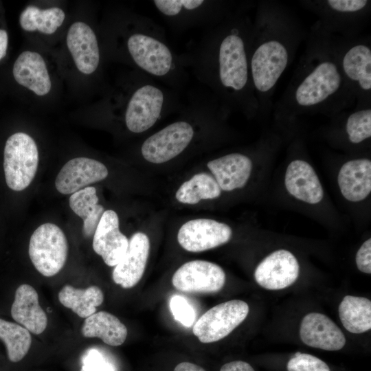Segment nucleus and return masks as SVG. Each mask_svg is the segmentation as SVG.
<instances>
[{
  "mask_svg": "<svg viewBox=\"0 0 371 371\" xmlns=\"http://www.w3.org/2000/svg\"><path fill=\"white\" fill-rule=\"evenodd\" d=\"M248 3L238 5L182 54L197 80L230 112L247 117L259 112L249 67L253 21Z\"/></svg>",
  "mask_w": 371,
  "mask_h": 371,
  "instance_id": "obj_1",
  "label": "nucleus"
},
{
  "mask_svg": "<svg viewBox=\"0 0 371 371\" xmlns=\"http://www.w3.org/2000/svg\"><path fill=\"white\" fill-rule=\"evenodd\" d=\"M355 102L342 76L331 34L316 21L293 75L273 107L276 115L291 119L308 113L336 115Z\"/></svg>",
  "mask_w": 371,
  "mask_h": 371,
  "instance_id": "obj_2",
  "label": "nucleus"
},
{
  "mask_svg": "<svg viewBox=\"0 0 371 371\" xmlns=\"http://www.w3.org/2000/svg\"><path fill=\"white\" fill-rule=\"evenodd\" d=\"M303 25L288 8L275 1H260L253 21L250 74L259 112L272 108L280 78L305 38Z\"/></svg>",
  "mask_w": 371,
  "mask_h": 371,
  "instance_id": "obj_3",
  "label": "nucleus"
},
{
  "mask_svg": "<svg viewBox=\"0 0 371 371\" xmlns=\"http://www.w3.org/2000/svg\"><path fill=\"white\" fill-rule=\"evenodd\" d=\"M123 34L124 53L139 70L160 83L180 92L189 80L183 55L168 42L164 30L153 19L134 14Z\"/></svg>",
  "mask_w": 371,
  "mask_h": 371,
  "instance_id": "obj_4",
  "label": "nucleus"
},
{
  "mask_svg": "<svg viewBox=\"0 0 371 371\" xmlns=\"http://www.w3.org/2000/svg\"><path fill=\"white\" fill-rule=\"evenodd\" d=\"M180 112L177 120L142 142L140 153L146 161L159 164L177 157L191 146L199 127L211 120L205 104L196 98H189Z\"/></svg>",
  "mask_w": 371,
  "mask_h": 371,
  "instance_id": "obj_5",
  "label": "nucleus"
},
{
  "mask_svg": "<svg viewBox=\"0 0 371 371\" xmlns=\"http://www.w3.org/2000/svg\"><path fill=\"white\" fill-rule=\"evenodd\" d=\"M332 44L342 76L357 106H371V41L370 36L348 39L332 35Z\"/></svg>",
  "mask_w": 371,
  "mask_h": 371,
  "instance_id": "obj_6",
  "label": "nucleus"
},
{
  "mask_svg": "<svg viewBox=\"0 0 371 371\" xmlns=\"http://www.w3.org/2000/svg\"><path fill=\"white\" fill-rule=\"evenodd\" d=\"M151 3L168 25L177 31L210 27L239 4L222 0H154Z\"/></svg>",
  "mask_w": 371,
  "mask_h": 371,
  "instance_id": "obj_7",
  "label": "nucleus"
},
{
  "mask_svg": "<svg viewBox=\"0 0 371 371\" xmlns=\"http://www.w3.org/2000/svg\"><path fill=\"white\" fill-rule=\"evenodd\" d=\"M300 3L314 13L330 34L348 39L361 36L371 16L368 0H304Z\"/></svg>",
  "mask_w": 371,
  "mask_h": 371,
  "instance_id": "obj_8",
  "label": "nucleus"
},
{
  "mask_svg": "<svg viewBox=\"0 0 371 371\" xmlns=\"http://www.w3.org/2000/svg\"><path fill=\"white\" fill-rule=\"evenodd\" d=\"M38 164L34 140L27 134L16 133L8 137L3 153V169L8 186L21 191L34 179Z\"/></svg>",
  "mask_w": 371,
  "mask_h": 371,
  "instance_id": "obj_9",
  "label": "nucleus"
},
{
  "mask_svg": "<svg viewBox=\"0 0 371 371\" xmlns=\"http://www.w3.org/2000/svg\"><path fill=\"white\" fill-rule=\"evenodd\" d=\"M68 244L62 229L47 223L37 227L31 236L29 256L36 269L46 277L57 274L67 258Z\"/></svg>",
  "mask_w": 371,
  "mask_h": 371,
  "instance_id": "obj_10",
  "label": "nucleus"
},
{
  "mask_svg": "<svg viewBox=\"0 0 371 371\" xmlns=\"http://www.w3.org/2000/svg\"><path fill=\"white\" fill-rule=\"evenodd\" d=\"M249 310L248 304L243 300H233L221 303L199 318L192 332L202 343L219 341L245 320Z\"/></svg>",
  "mask_w": 371,
  "mask_h": 371,
  "instance_id": "obj_11",
  "label": "nucleus"
},
{
  "mask_svg": "<svg viewBox=\"0 0 371 371\" xmlns=\"http://www.w3.org/2000/svg\"><path fill=\"white\" fill-rule=\"evenodd\" d=\"M172 282L182 292L214 293L223 287L225 273L215 263L196 260L182 265L173 274Z\"/></svg>",
  "mask_w": 371,
  "mask_h": 371,
  "instance_id": "obj_12",
  "label": "nucleus"
},
{
  "mask_svg": "<svg viewBox=\"0 0 371 371\" xmlns=\"http://www.w3.org/2000/svg\"><path fill=\"white\" fill-rule=\"evenodd\" d=\"M232 235L231 227L225 223L209 218H196L180 227L177 240L186 251L201 252L227 243Z\"/></svg>",
  "mask_w": 371,
  "mask_h": 371,
  "instance_id": "obj_13",
  "label": "nucleus"
},
{
  "mask_svg": "<svg viewBox=\"0 0 371 371\" xmlns=\"http://www.w3.org/2000/svg\"><path fill=\"white\" fill-rule=\"evenodd\" d=\"M300 267L294 255L279 249L267 256L256 267V282L268 290H280L293 284L298 278Z\"/></svg>",
  "mask_w": 371,
  "mask_h": 371,
  "instance_id": "obj_14",
  "label": "nucleus"
},
{
  "mask_svg": "<svg viewBox=\"0 0 371 371\" xmlns=\"http://www.w3.org/2000/svg\"><path fill=\"white\" fill-rule=\"evenodd\" d=\"M107 176L108 170L102 162L88 157H76L61 168L56 176L55 186L61 194H73Z\"/></svg>",
  "mask_w": 371,
  "mask_h": 371,
  "instance_id": "obj_15",
  "label": "nucleus"
},
{
  "mask_svg": "<svg viewBox=\"0 0 371 371\" xmlns=\"http://www.w3.org/2000/svg\"><path fill=\"white\" fill-rule=\"evenodd\" d=\"M128 240L119 229L117 213L111 210L104 212L93 234V249L106 265L114 267L123 258Z\"/></svg>",
  "mask_w": 371,
  "mask_h": 371,
  "instance_id": "obj_16",
  "label": "nucleus"
},
{
  "mask_svg": "<svg viewBox=\"0 0 371 371\" xmlns=\"http://www.w3.org/2000/svg\"><path fill=\"white\" fill-rule=\"evenodd\" d=\"M150 251V240L143 232L135 233L130 240L123 258L113 271V280L122 288L135 286L145 271Z\"/></svg>",
  "mask_w": 371,
  "mask_h": 371,
  "instance_id": "obj_17",
  "label": "nucleus"
},
{
  "mask_svg": "<svg viewBox=\"0 0 371 371\" xmlns=\"http://www.w3.org/2000/svg\"><path fill=\"white\" fill-rule=\"evenodd\" d=\"M67 45L78 69L84 74L94 73L100 62L97 36L91 27L77 21L69 27Z\"/></svg>",
  "mask_w": 371,
  "mask_h": 371,
  "instance_id": "obj_18",
  "label": "nucleus"
},
{
  "mask_svg": "<svg viewBox=\"0 0 371 371\" xmlns=\"http://www.w3.org/2000/svg\"><path fill=\"white\" fill-rule=\"evenodd\" d=\"M300 336L306 345L328 351L341 350L346 344L341 329L328 317L319 313H311L304 317Z\"/></svg>",
  "mask_w": 371,
  "mask_h": 371,
  "instance_id": "obj_19",
  "label": "nucleus"
},
{
  "mask_svg": "<svg viewBox=\"0 0 371 371\" xmlns=\"http://www.w3.org/2000/svg\"><path fill=\"white\" fill-rule=\"evenodd\" d=\"M221 190L232 191L245 186L252 170V161L246 155L231 153L207 162Z\"/></svg>",
  "mask_w": 371,
  "mask_h": 371,
  "instance_id": "obj_20",
  "label": "nucleus"
},
{
  "mask_svg": "<svg viewBox=\"0 0 371 371\" xmlns=\"http://www.w3.org/2000/svg\"><path fill=\"white\" fill-rule=\"evenodd\" d=\"M285 186L295 198L310 204L322 201L324 190L313 167L301 159L292 161L286 170Z\"/></svg>",
  "mask_w": 371,
  "mask_h": 371,
  "instance_id": "obj_21",
  "label": "nucleus"
},
{
  "mask_svg": "<svg viewBox=\"0 0 371 371\" xmlns=\"http://www.w3.org/2000/svg\"><path fill=\"white\" fill-rule=\"evenodd\" d=\"M12 73L15 80L38 95L51 89V80L43 58L37 52L25 51L15 60Z\"/></svg>",
  "mask_w": 371,
  "mask_h": 371,
  "instance_id": "obj_22",
  "label": "nucleus"
},
{
  "mask_svg": "<svg viewBox=\"0 0 371 371\" xmlns=\"http://www.w3.org/2000/svg\"><path fill=\"white\" fill-rule=\"evenodd\" d=\"M11 315L30 332L39 335L46 328L47 317L39 305L36 291L29 284H21L16 290Z\"/></svg>",
  "mask_w": 371,
  "mask_h": 371,
  "instance_id": "obj_23",
  "label": "nucleus"
},
{
  "mask_svg": "<svg viewBox=\"0 0 371 371\" xmlns=\"http://www.w3.org/2000/svg\"><path fill=\"white\" fill-rule=\"evenodd\" d=\"M337 181L341 192L347 200H363L371 192V161L363 158L344 163Z\"/></svg>",
  "mask_w": 371,
  "mask_h": 371,
  "instance_id": "obj_24",
  "label": "nucleus"
},
{
  "mask_svg": "<svg viewBox=\"0 0 371 371\" xmlns=\"http://www.w3.org/2000/svg\"><path fill=\"white\" fill-rule=\"evenodd\" d=\"M85 337H98L112 346L122 345L127 336V328L113 315L100 311L85 318L81 329Z\"/></svg>",
  "mask_w": 371,
  "mask_h": 371,
  "instance_id": "obj_25",
  "label": "nucleus"
},
{
  "mask_svg": "<svg viewBox=\"0 0 371 371\" xmlns=\"http://www.w3.org/2000/svg\"><path fill=\"white\" fill-rule=\"evenodd\" d=\"M98 201L96 189L93 186H87L69 197L71 209L83 220L82 232L85 237L93 236L104 212V207Z\"/></svg>",
  "mask_w": 371,
  "mask_h": 371,
  "instance_id": "obj_26",
  "label": "nucleus"
},
{
  "mask_svg": "<svg viewBox=\"0 0 371 371\" xmlns=\"http://www.w3.org/2000/svg\"><path fill=\"white\" fill-rule=\"evenodd\" d=\"M339 315L350 333L366 332L371 328V302L363 297L346 295L339 306Z\"/></svg>",
  "mask_w": 371,
  "mask_h": 371,
  "instance_id": "obj_27",
  "label": "nucleus"
},
{
  "mask_svg": "<svg viewBox=\"0 0 371 371\" xmlns=\"http://www.w3.org/2000/svg\"><path fill=\"white\" fill-rule=\"evenodd\" d=\"M60 302L82 318H87L96 311V307L102 304L104 295L96 286L86 289H76L65 285L58 293Z\"/></svg>",
  "mask_w": 371,
  "mask_h": 371,
  "instance_id": "obj_28",
  "label": "nucleus"
},
{
  "mask_svg": "<svg viewBox=\"0 0 371 371\" xmlns=\"http://www.w3.org/2000/svg\"><path fill=\"white\" fill-rule=\"evenodd\" d=\"M65 17V12L59 8L43 10L34 5H28L20 14L19 23L25 31L37 30L52 34L63 24Z\"/></svg>",
  "mask_w": 371,
  "mask_h": 371,
  "instance_id": "obj_29",
  "label": "nucleus"
},
{
  "mask_svg": "<svg viewBox=\"0 0 371 371\" xmlns=\"http://www.w3.org/2000/svg\"><path fill=\"white\" fill-rule=\"evenodd\" d=\"M221 194V189L214 178L206 173H199L181 184L175 198L181 203L194 205L201 200L218 198Z\"/></svg>",
  "mask_w": 371,
  "mask_h": 371,
  "instance_id": "obj_30",
  "label": "nucleus"
},
{
  "mask_svg": "<svg viewBox=\"0 0 371 371\" xmlns=\"http://www.w3.org/2000/svg\"><path fill=\"white\" fill-rule=\"evenodd\" d=\"M0 339L4 342L8 359L12 362L21 361L27 355L32 344L28 330L1 318Z\"/></svg>",
  "mask_w": 371,
  "mask_h": 371,
  "instance_id": "obj_31",
  "label": "nucleus"
},
{
  "mask_svg": "<svg viewBox=\"0 0 371 371\" xmlns=\"http://www.w3.org/2000/svg\"><path fill=\"white\" fill-rule=\"evenodd\" d=\"M344 129L348 140L354 145L371 137V106H357L346 113Z\"/></svg>",
  "mask_w": 371,
  "mask_h": 371,
  "instance_id": "obj_32",
  "label": "nucleus"
},
{
  "mask_svg": "<svg viewBox=\"0 0 371 371\" xmlns=\"http://www.w3.org/2000/svg\"><path fill=\"white\" fill-rule=\"evenodd\" d=\"M287 371H330L326 362L318 357L307 354L297 352L288 361Z\"/></svg>",
  "mask_w": 371,
  "mask_h": 371,
  "instance_id": "obj_33",
  "label": "nucleus"
},
{
  "mask_svg": "<svg viewBox=\"0 0 371 371\" xmlns=\"http://www.w3.org/2000/svg\"><path fill=\"white\" fill-rule=\"evenodd\" d=\"M170 308L176 320L190 327L195 319V313L189 302L181 295H173L170 300Z\"/></svg>",
  "mask_w": 371,
  "mask_h": 371,
  "instance_id": "obj_34",
  "label": "nucleus"
},
{
  "mask_svg": "<svg viewBox=\"0 0 371 371\" xmlns=\"http://www.w3.org/2000/svg\"><path fill=\"white\" fill-rule=\"evenodd\" d=\"M81 371H115L113 366L106 361L96 349H89L83 356Z\"/></svg>",
  "mask_w": 371,
  "mask_h": 371,
  "instance_id": "obj_35",
  "label": "nucleus"
},
{
  "mask_svg": "<svg viewBox=\"0 0 371 371\" xmlns=\"http://www.w3.org/2000/svg\"><path fill=\"white\" fill-rule=\"evenodd\" d=\"M356 264L361 272L371 273V239L366 240L356 255Z\"/></svg>",
  "mask_w": 371,
  "mask_h": 371,
  "instance_id": "obj_36",
  "label": "nucleus"
},
{
  "mask_svg": "<svg viewBox=\"0 0 371 371\" xmlns=\"http://www.w3.org/2000/svg\"><path fill=\"white\" fill-rule=\"evenodd\" d=\"M220 371H255L253 367L243 361H233L225 363Z\"/></svg>",
  "mask_w": 371,
  "mask_h": 371,
  "instance_id": "obj_37",
  "label": "nucleus"
},
{
  "mask_svg": "<svg viewBox=\"0 0 371 371\" xmlns=\"http://www.w3.org/2000/svg\"><path fill=\"white\" fill-rule=\"evenodd\" d=\"M174 371H205L201 366L190 362H181L176 366Z\"/></svg>",
  "mask_w": 371,
  "mask_h": 371,
  "instance_id": "obj_38",
  "label": "nucleus"
},
{
  "mask_svg": "<svg viewBox=\"0 0 371 371\" xmlns=\"http://www.w3.org/2000/svg\"><path fill=\"white\" fill-rule=\"evenodd\" d=\"M8 43V37L7 32L0 29V60L6 54Z\"/></svg>",
  "mask_w": 371,
  "mask_h": 371,
  "instance_id": "obj_39",
  "label": "nucleus"
}]
</instances>
